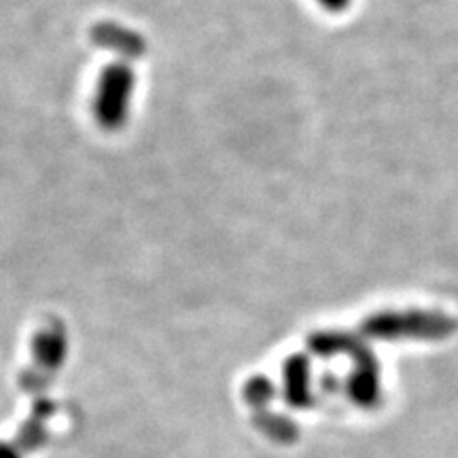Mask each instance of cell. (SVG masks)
<instances>
[{"label": "cell", "instance_id": "obj_2", "mask_svg": "<svg viewBox=\"0 0 458 458\" xmlns=\"http://www.w3.org/2000/svg\"><path fill=\"white\" fill-rule=\"evenodd\" d=\"M317 3L329 13H342L352 4V0H317Z\"/></svg>", "mask_w": 458, "mask_h": 458}, {"label": "cell", "instance_id": "obj_1", "mask_svg": "<svg viewBox=\"0 0 458 458\" xmlns=\"http://www.w3.org/2000/svg\"><path fill=\"white\" fill-rule=\"evenodd\" d=\"M130 85H131L130 74L122 71V68L106 74L98 96V108H100L102 122L117 123V117H122L123 108L128 105Z\"/></svg>", "mask_w": 458, "mask_h": 458}]
</instances>
